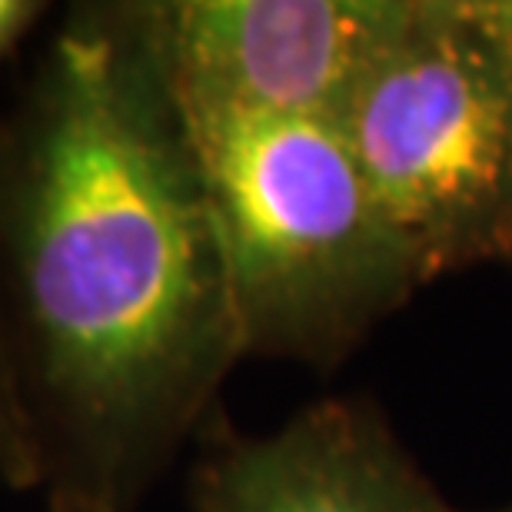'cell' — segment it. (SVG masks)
<instances>
[{
  "instance_id": "obj_1",
  "label": "cell",
  "mask_w": 512,
  "mask_h": 512,
  "mask_svg": "<svg viewBox=\"0 0 512 512\" xmlns=\"http://www.w3.org/2000/svg\"><path fill=\"white\" fill-rule=\"evenodd\" d=\"M0 346L40 489L133 512L243 353L143 0L74 4L0 110Z\"/></svg>"
},
{
  "instance_id": "obj_2",
  "label": "cell",
  "mask_w": 512,
  "mask_h": 512,
  "mask_svg": "<svg viewBox=\"0 0 512 512\" xmlns=\"http://www.w3.org/2000/svg\"><path fill=\"white\" fill-rule=\"evenodd\" d=\"M180 110L247 360L333 370L429 283L336 117Z\"/></svg>"
},
{
  "instance_id": "obj_3",
  "label": "cell",
  "mask_w": 512,
  "mask_h": 512,
  "mask_svg": "<svg viewBox=\"0 0 512 512\" xmlns=\"http://www.w3.org/2000/svg\"><path fill=\"white\" fill-rule=\"evenodd\" d=\"M336 124L429 283L512 263V70L476 0H396Z\"/></svg>"
},
{
  "instance_id": "obj_4",
  "label": "cell",
  "mask_w": 512,
  "mask_h": 512,
  "mask_svg": "<svg viewBox=\"0 0 512 512\" xmlns=\"http://www.w3.org/2000/svg\"><path fill=\"white\" fill-rule=\"evenodd\" d=\"M187 110L340 117L396 0H143Z\"/></svg>"
},
{
  "instance_id": "obj_5",
  "label": "cell",
  "mask_w": 512,
  "mask_h": 512,
  "mask_svg": "<svg viewBox=\"0 0 512 512\" xmlns=\"http://www.w3.org/2000/svg\"><path fill=\"white\" fill-rule=\"evenodd\" d=\"M187 499L193 512H456L366 399H320L266 436L220 413Z\"/></svg>"
},
{
  "instance_id": "obj_6",
  "label": "cell",
  "mask_w": 512,
  "mask_h": 512,
  "mask_svg": "<svg viewBox=\"0 0 512 512\" xmlns=\"http://www.w3.org/2000/svg\"><path fill=\"white\" fill-rule=\"evenodd\" d=\"M0 479L10 489L30 493L40 489V473H37V459L30 449L24 419H20V406L14 396V383H10L7 360H4V346H0Z\"/></svg>"
},
{
  "instance_id": "obj_7",
  "label": "cell",
  "mask_w": 512,
  "mask_h": 512,
  "mask_svg": "<svg viewBox=\"0 0 512 512\" xmlns=\"http://www.w3.org/2000/svg\"><path fill=\"white\" fill-rule=\"evenodd\" d=\"M50 14L44 0H0V67L17 54V47L40 27Z\"/></svg>"
},
{
  "instance_id": "obj_8",
  "label": "cell",
  "mask_w": 512,
  "mask_h": 512,
  "mask_svg": "<svg viewBox=\"0 0 512 512\" xmlns=\"http://www.w3.org/2000/svg\"><path fill=\"white\" fill-rule=\"evenodd\" d=\"M476 10L489 27V34L496 37V44L512 70V0H476Z\"/></svg>"
},
{
  "instance_id": "obj_9",
  "label": "cell",
  "mask_w": 512,
  "mask_h": 512,
  "mask_svg": "<svg viewBox=\"0 0 512 512\" xmlns=\"http://www.w3.org/2000/svg\"><path fill=\"white\" fill-rule=\"evenodd\" d=\"M47 512H100L87 503H77V499H64V496H47Z\"/></svg>"
},
{
  "instance_id": "obj_10",
  "label": "cell",
  "mask_w": 512,
  "mask_h": 512,
  "mask_svg": "<svg viewBox=\"0 0 512 512\" xmlns=\"http://www.w3.org/2000/svg\"><path fill=\"white\" fill-rule=\"evenodd\" d=\"M493 512H512V503H506L503 509H493Z\"/></svg>"
}]
</instances>
